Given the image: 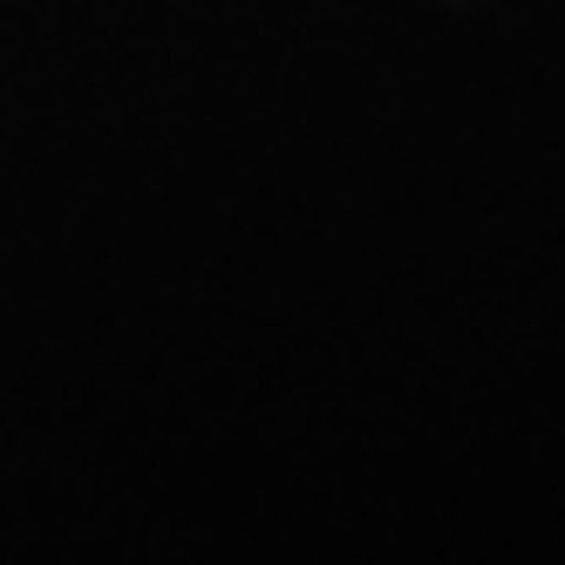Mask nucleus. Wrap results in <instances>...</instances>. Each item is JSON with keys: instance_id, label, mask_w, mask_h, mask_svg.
<instances>
[]
</instances>
